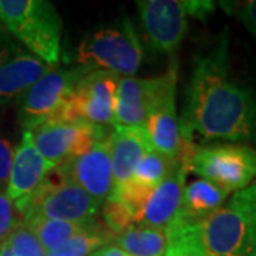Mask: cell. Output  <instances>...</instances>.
Instances as JSON below:
<instances>
[{
	"label": "cell",
	"mask_w": 256,
	"mask_h": 256,
	"mask_svg": "<svg viewBox=\"0 0 256 256\" xmlns=\"http://www.w3.org/2000/svg\"><path fill=\"white\" fill-rule=\"evenodd\" d=\"M230 192L216 184L196 178L185 184L180 210L171 225H190L205 220L226 202Z\"/></svg>",
	"instance_id": "18"
},
{
	"label": "cell",
	"mask_w": 256,
	"mask_h": 256,
	"mask_svg": "<svg viewBox=\"0 0 256 256\" xmlns=\"http://www.w3.org/2000/svg\"><path fill=\"white\" fill-rule=\"evenodd\" d=\"M137 6L148 44L160 53H175L188 30L184 0H141Z\"/></svg>",
	"instance_id": "12"
},
{
	"label": "cell",
	"mask_w": 256,
	"mask_h": 256,
	"mask_svg": "<svg viewBox=\"0 0 256 256\" xmlns=\"http://www.w3.org/2000/svg\"><path fill=\"white\" fill-rule=\"evenodd\" d=\"M22 224V220L14 210L6 192L0 190V246L8 242L12 232Z\"/></svg>",
	"instance_id": "25"
},
{
	"label": "cell",
	"mask_w": 256,
	"mask_h": 256,
	"mask_svg": "<svg viewBox=\"0 0 256 256\" xmlns=\"http://www.w3.org/2000/svg\"><path fill=\"white\" fill-rule=\"evenodd\" d=\"M52 68L54 67L32 54L0 24V106L18 101Z\"/></svg>",
	"instance_id": "11"
},
{
	"label": "cell",
	"mask_w": 256,
	"mask_h": 256,
	"mask_svg": "<svg viewBox=\"0 0 256 256\" xmlns=\"http://www.w3.org/2000/svg\"><path fill=\"white\" fill-rule=\"evenodd\" d=\"M116 235L98 218L92 220L82 232L64 242L63 245L48 250L47 256H92L101 249L114 244Z\"/></svg>",
	"instance_id": "19"
},
{
	"label": "cell",
	"mask_w": 256,
	"mask_h": 256,
	"mask_svg": "<svg viewBox=\"0 0 256 256\" xmlns=\"http://www.w3.org/2000/svg\"><path fill=\"white\" fill-rule=\"evenodd\" d=\"M176 80L178 63L176 60H172L166 72L160 76L156 97L150 107L144 126L156 151L174 160L180 156L184 146L175 106Z\"/></svg>",
	"instance_id": "10"
},
{
	"label": "cell",
	"mask_w": 256,
	"mask_h": 256,
	"mask_svg": "<svg viewBox=\"0 0 256 256\" xmlns=\"http://www.w3.org/2000/svg\"><path fill=\"white\" fill-rule=\"evenodd\" d=\"M28 132L40 156L56 168L87 152L96 142L110 134L106 127L82 120L64 118L47 121Z\"/></svg>",
	"instance_id": "8"
},
{
	"label": "cell",
	"mask_w": 256,
	"mask_h": 256,
	"mask_svg": "<svg viewBox=\"0 0 256 256\" xmlns=\"http://www.w3.org/2000/svg\"><path fill=\"white\" fill-rule=\"evenodd\" d=\"M92 256H97V254H96V255H92Z\"/></svg>",
	"instance_id": "30"
},
{
	"label": "cell",
	"mask_w": 256,
	"mask_h": 256,
	"mask_svg": "<svg viewBox=\"0 0 256 256\" xmlns=\"http://www.w3.org/2000/svg\"><path fill=\"white\" fill-rule=\"evenodd\" d=\"M142 54L137 32L126 18L84 37L77 48V63L120 77H132L141 66Z\"/></svg>",
	"instance_id": "4"
},
{
	"label": "cell",
	"mask_w": 256,
	"mask_h": 256,
	"mask_svg": "<svg viewBox=\"0 0 256 256\" xmlns=\"http://www.w3.org/2000/svg\"><path fill=\"white\" fill-rule=\"evenodd\" d=\"M54 165L47 162L33 144L32 134L23 131L22 141L13 152L9 178L6 184V195L13 204L30 196L44 182Z\"/></svg>",
	"instance_id": "15"
},
{
	"label": "cell",
	"mask_w": 256,
	"mask_h": 256,
	"mask_svg": "<svg viewBox=\"0 0 256 256\" xmlns=\"http://www.w3.org/2000/svg\"><path fill=\"white\" fill-rule=\"evenodd\" d=\"M180 132L191 144L196 138L256 144V92L232 72L228 30L195 62Z\"/></svg>",
	"instance_id": "1"
},
{
	"label": "cell",
	"mask_w": 256,
	"mask_h": 256,
	"mask_svg": "<svg viewBox=\"0 0 256 256\" xmlns=\"http://www.w3.org/2000/svg\"><path fill=\"white\" fill-rule=\"evenodd\" d=\"M6 245L14 256H47V250L36 238V235L23 224L12 232Z\"/></svg>",
	"instance_id": "23"
},
{
	"label": "cell",
	"mask_w": 256,
	"mask_h": 256,
	"mask_svg": "<svg viewBox=\"0 0 256 256\" xmlns=\"http://www.w3.org/2000/svg\"><path fill=\"white\" fill-rule=\"evenodd\" d=\"M188 171L230 194L238 192L256 180V148L235 142L196 144L188 161Z\"/></svg>",
	"instance_id": "6"
},
{
	"label": "cell",
	"mask_w": 256,
	"mask_h": 256,
	"mask_svg": "<svg viewBox=\"0 0 256 256\" xmlns=\"http://www.w3.org/2000/svg\"><path fill=\"white\" fill-rule=\"evenodd\" d=\"M168 228L181 229L206 256H256V180L205 220Z\"/></svg>",
	"instance_id": "2"
},
{
	"label": "cell",
	"mask_w": 256,
	"mask_h": 256,
	"mask_svg": "<svg viewBox=\"0 0 256 256\" xmlns=\"http://www.w3.org/2000/svg\"><path fill=\"white\" fill-rule=\"evenodd\" d=\"M88 70L78 64L67 68L54 67L23 92L18 98V116L23 131L62 118L76 84Z\"/></svg>",
	"instance_id": "7"
},
{
	"label": "cell",
	"mask_w": 256,
	"mask_h": 256,
	"mask_svg": "<svg viewBox=\"0 0 256 256\" xmlns=\"http://www.w3.org/2000/svg\"><path fill=\"white\" fill-rule=\"evenodd\" d=\"M0 256H14V255H13V252L10 250V248L4 244V245H2V246H0Z\"/></svg>",
	"instance_id": "29"
},
{
	"label": "cell",
	"mask_w": 256,
	"mask_h": 256,
	"mask_svg": "<svg viewBox=\"0 0 256 256\" xmlns=\"http://www.w3.org/2000/svg\"><path fill=\"white\" fill-rule=\"evenodd\" d=\"M160 76L151 78L120 77L114 110V126L144 127L156 97Z\"/></svg>",
	"instance_id": "17"
},
{
	"label": "cell",
	"mask_w": 256,
	"mask_h": 256,
	"mask_svg": "<svg viewBox=\"0 0 256 256\" xmlns=\"http://www.w3.org/2000/svg\"><path fill=\"white\" fill-rule=\"evenodd\" d=\"M13 205L22 222L34 216L87 222L97 218L102 206L76 184L66 180L56 168L30 196Z\"/></svg>",
	"instance_id": "5"
},
{
	"label": "cell",
	"mask_w": 256,
	"mask_h": 256,
	"mask_svg": "<svg viewBox=\"0 0 256 256\" xmlns=\"http://www.w3.org/2000/svg\"><path fill=\"white\" fill-rule=\"evenodd\" d=\"M120 76L90 68L74 87L62 118L82 120L94 126H114Z\"/></svg>",
	"instance_id": "9"
},
{
	"label": "cell",
	"mask_w": 256,
	"mask_h": 256,
	"mask_svg": "<svg viewBox=\"0 0 256 256\" xmlns=\"http://www.w3.org/2000/svg\"><path fill=\"white\" fill-rule=\"evenodd\" d=\"M174 162V158H170L162 152L152 150L142 156V160L137 164L130 180L146 188L154 190L158 184L162 182V180L168 175Z\"/></svg>",
	"instance_id": "22"
},
{
	"label": "cell",
	"mask_w": 256,
	"mask_h": 256,
	"mask_svg": "<svg viewBox=\"0 0 256 256\" xmlns=\"http://www.w3.org/2000/svg\"><path fill=\"white\" fill-rule=\"evenodd\" d=\"M0 24L43 63L58 67L63 24L53 3L0 0Z\"/></svg>",
	"instance_id": "3"
},
{
	"label": "cell",
	"mask_w": 256,
	"mask_h": 256,
	"mask_svg": "<svg viewBox=\"0 0 256 256\" xmlns=\"http://www.w3.org/2000/svg\"><path fill=\"white\" fill-rule=\"evenodd\" d=\"M98 218V216H97ZM87 222H67V220H46V218H28L23 220L22 224L24 226H28L36 238L40 240V244L43 248L48 250H53L60 245H63L64 242H67L68 239L76 236L78 232H82L86 228Z\"/></svg>",
	"instance_id": "21"
},
{
	"label": "cell",
	"mask_w": 256,
	"mask_h": 256,
	"mask_svg": "<svg viewBox=\"0 0 256 256\" xmlns=\"http://www.w3.org/2000/svg\"><path fill=\"white\" fill-rule=\"evenodd\" d=\"M184 6L188 18L206 20L215 10V3L210 0H184Z\"/></svg>",
	"instance_id": "27"
},
{
	"label": "cell",
	"mask_w": 256,
	"mask_h": 256,
	"mask_svg": "<svg viewBox=\"0 0 256 256\" xmlns=\"http://www.w3.org/2000/svg\"><path fill=\"white\" fill-rule=\"evenodd\" d=\"M188 161V156H180L175 158L174 165L168 175L162 180V182L156 185L146 198V204L138 215L136 226H148L166 230V228L172 224L180 210L186 175L190 174Z\"/></svg>",
	"instance_id": "14"
},
{
	"label": "cell",
	"mask_w": 256,
	"mask_h": 256,
	"mask_svg": "<svg viewBox=\"0 0 256 256\" xmlns=\"http://www.w3.org/2000/svg\"><path fill=\"white\" fill-rule=\"evenodd\" d=\"M110 150L114 190L127 182L142 156L156 148L144 127L112 126V131L110 132Z\"/></svg>",
	"instance_id": "16"
},
{
	"label": "cell",
	"mask_w": 256,
	"mask_h": 256,
	"mask_svg": "<svg viewBox=\"0 0 256 256\" xmlns=\"http://www.w3.org/2000/svg\"><path fill=\"white\" fill-rule=\"evenodd\" d=\"M166 239L165 256H206L181 229H166Z\"/></svg>",
	"instance_id": "24"
},
{
	"label": "cell",
	"mask_w": 256,
	"mask_h": 256,
	"mask_svg": "<svg viewBox=\"0 0 256 256\" xmlns=\"http://www.w3.org/2000/svg\"><path fill=\"white\" fill-rule=\"evenodd\" d=\"M232 6V12L238 16L244 28L252 34L256 40V0L228 3Z\"/></svg>",
	"instance_id": "26"
},
{
	"label": "cell",
	"mask_w": 256,
	"mask_h": 256,
	"mask_svg": "<svg viewBox=\"0 0 256 256\" xmlns=\"http://www.w3.org/2000/svg\"><path fill=\"white\" fill-rule=\"evenodd\" d=\"M13 152H14V150H13V146L10 144V141L0 137V185L8 184Z\"/></svg>",
	"instance_id": "28"
},
{
	"label": "cell",
	"mask_w": 256,
	"mask_h": 256,
	"mask_svg": "<svg viewBox=\"0 0 256 256\" xmlns=\"http://www.w3.org/2000/svg\"><path fill=\"white\" fill-rule=\"evenodd\" d=\"M166 242L165 229L136 226L116 235L112 245L128 256H165Z\"/></svg>",
	"instance_id": "20"
},
{
	"label": "cell",
	"mask_w": 256,
	"mask_h": 256,
	"mask_svg": "<svg viewBox=\"0 0 256 256\" xmlns=\"http://www.w3.org/2000/svg\"><path fill=\"white\" fill-rule=\"evenodd\" d=\"M56 170L102 205L114 186L110 134L96 142L87 152L66 161Z\"/></svg>",
	"instance_id": "13"
}]
</instances>
